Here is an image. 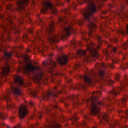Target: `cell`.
<instances>
[{"instance_id": "obj_1", "label": "cell", "mask_w": 128, "mask_h": 128, "mask_svg": "<svg viewBox=\"0 0 128 128\" xmlns=\"http://www.w3.org/2000/svg\"><path fill=\"white\" fill-rule=\"evenodd\" d=\"M96 11V5L92 2L88 4L86 7V8L84 13V16L85 18H88L91 16Z\"/></svg>"}, {"instance_id": "obj_2", "label": "cell", "mask_w": 128, "mask_h": 128, "mask_svg": "<svg viewBox=\"0 0 128 128\" xmlns=\"http://www.w3.org/2000/svg\"><path fill=\"white\" fill-rule=\"evenodd\" d=\"M28 110L27 107L24 104H21L18 108V115L20 119H24L28 114Z\"/></svg>"}, {"instance_id": "obj_3", "label": "cell", "mask_w": 128, "mask_h": 128, "mask_svg": "<svg viewBox=\"0 0 128 128\" xmlns=\"http://www.w3.org/2000/svg\"><path fill=\"white\" fill-rule=\"evenodd\" d=\"M58 60L60 66H64L68 62V58L66 55L62 54L58 58Z\"/></svg>"}, {"instance_id": "obj_4", "label": "cell", "mask_w": 128, "mask_h": 128, "mask_svg": "<svg viewBox=\"0 0 128 128\" xmlns=\"http://www.w3.org/2000/svg\"><path fill=\"white\" fill-rule=\"evenodd\" d=\"M100 112V108L96 104H92L90 109V114L92 116H96Z\"/></svg>"}, {"instance_id": "obj_5", "label": "cell", "mask_w": 128, "mask_h": 128, "mask_svg": "<svg viewBox=\"0 0 128 128\" xmlns=\"http://www.w3.org/2000/svg\"><path fill=\"white\" fill-rule=\"evenodd\" d=\"M14 82L18 85H22L24 83L23 78L20 76H17L14 79Z\"/></svg>"}, {"instance_id": "obj_6", "label": "cell", "mask_w": 128, "mask_h": 128, "mask_svg": "<svg viewBox=\"0 0 128 128\" xmlns=\"http://www.w3.org/2000/svg\"><path fill=\"white\" fill-rule=\"evenodd\" d=\"M43 7H42V9L44 8L45 10V12L49 8H50L52 6V4L49 1H46L43 4Z\"/></svg>"}, {"instance_id": "obj_7", "label": "cell", "mask_w": 128, "mask_h": 128, "mask_svg": "<svg viewBox=\"0 0 128 128\" xmlns=\"http://www.w3.org/2000/svg\"><path fill=\"white\" fill-rule=\"evenodd\" d=\"M10 72V68L8 66H6L2 68V72L3 75H7Z\"/></svg>"}, {"instance_id": "obj_8", "label": "cell", "mask_w": 128, "mask_h": 128, "mask_svg": "<svg viewBox=\"0 0 128 128\" xmlns=\"http://www.w3.org/2000/svg\"><path fill=\"white\" fill-rule=\"evenodd\" d=\"M26 68L27 70H28V71H30V72L34 70H35V68H36L35 66L33 64H30H30H26Z\"/></svg>"}, {"instance_id": "obj_9", "label": "cell", "mask_w": 128, "mask_h": 128, "mask_svg": "<svg viewBox=\"0 0 128 128\" xmlns=\"http://www.w3.org/2000/svg\"><path fill=\"white\" fill-rule=\"evenodd\" d=\"M62 125L57 123L50 124L48 126V128H62Z\"/></svg>"}, {"instance_id": "obj_10", "label": "cell", "mask_w": 128, "mask_h": 128, "mask_svg": "<svg viewBox=\"0 0 128 128\" xmlns=\"http://www.w3.org/2000/svg\"><path fill=\"white\" fill-rule=\"evenodd\" d=\"M77 54L80 56H84L86 54V51L84 50H79L77 51Z\"/></svg>"}, {"instance_id": "obj_11", "label": "cell", "mask_w": 128, "mask_h": 128, "mask_svg": "<svg viewBox=\"0 0 128 128\" xmlns=\"http://www.w3.org/2000/svg\"><path fill=\"white\" fill-rule=\"evenodd\" d=\"M28 2H29L28 1V0H26V1H19V2H18V4L20 6H22V7L24 8L25 6H26L28 4Z\"/></svg>"}, {"instance_id": "obj_12", "label": "cell", "mask_w": 128, "mask_h": 128, "mask_svg": "<svg viewBox=\"0 0 128 128\" xmlns=\"http://www.w3.org/2000/svg\"><path fill=\"white\" fill-rule=\"evenodd\" d=\"M84 82L87 84H90L92 82V80L89 76H84Z\"/></svg>"}, {"instance_id": "obj_13", "label": "cell", "mask_w": 128, "mask_h": 128, "mask_svg": "<svg viewBox=\"0 0 128 128\" xmlns=\"http://www.w3.org/2000/svg\"><path fill=\"white\" fill-rule=\"evenodd\" d=\"M64 30V31H66V36H68L70 34V28H69V27L66 28Z\"/></svg>"}, {"instance_id": "obj_14", "label": "cell", "mask_w": 128, "mask_h": 128, "mask_svg": "<svg viewBox=\"0 0 128 128\" xmlns=\"http://www.w3.org/2000/svg\"><path fill=\"white\" fill-rule=\"evenodd\" d=\"M14 92L18 95H20L21 94V90L20 89L18 88H16L14 89Z\"/></svg>"}, {"instance_id": "obj_15", "label": "cell", "mask_w": 128, "mask_h": 128, "mask_svg": "<svg viewBox=\"0 0 128 128\" xmlns=\"http://www.w3.org/2000/svg\"><path fill=\"white\" fill-rule=\"evenodd\" d=\"M98 74H99V75H100V76H103L104 75V70H100V71H99Z\"/></svg>"}]
</instances>
